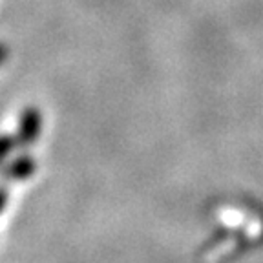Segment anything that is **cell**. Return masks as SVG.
Wrapping results in <instances>:
<instances>
[{"label": "cell", "mask_w": 263, "mask_h": 263, "mask_svg": "<svg viewBox=\"0 0 263 263\" xmlns=\"http://www.w3.org/2000/svg\"><path fill=\"white\" fill-rule=\"evenodd\" d=\"M41 132V115L35 108H28L22 111L18 119V132H16V143L21 146L33 144Z\"/></svg>", "instance_id": "1"}, {"label": "cell", "mask_w": 263, "mask_h": 263, "mask_svg": "<svg viewBox=\"0 0 263 263\" xmlns=\"http://www.w3.org/2000/svg\"><path fill=\"white\" fill-rule=\"evenodd\" d=\"M16 137L8 136V134H2L0 136V164H4L6 159L9 157V154L16 148Z\"/></svg>", "instance_id": "3"}, {"label": "cell", "mask_w": 263, "mask_h": 263, "mask_svg": "<svg viewBox=\"0 0 263 263\" xmlns=\"http://www.w3.org/2000/svg\"><path fill=\"white\" fill-rule=\"evenodd\" d=\"M6 59H8V49H6V46L0 44V66L4 64Z\"/></svg>", "instance_id": "5"}, {"label": "cell", "mask_w": 263, "mask_h": 263, "mask_svg": "<svg viewBox=\"0 0 263 263\" xmlns=\"http://www.w3.org/2000/svg\"><path fill=\"white\" fill-rule=\"evenodd\" d=\"M35 170V161L31 156H18L9 161L2 170V177L8 181H22L28 179Z\"/></svg>", "instance_id": "2"}, {"label": "cell", "mask_w": 263, "mask_h": 263, "mask_svg": "<svg viewBox=\"0 0 263 263\" xmlns=\"http://www.w3.org/2000/svg\"><path fill=\"white\" fill-rule=\"evenodd\" d=\"M6 205H8V194H6V190L0 189V212H4Z\"/></svg>", "instance_id": "4"}]
</instances>
